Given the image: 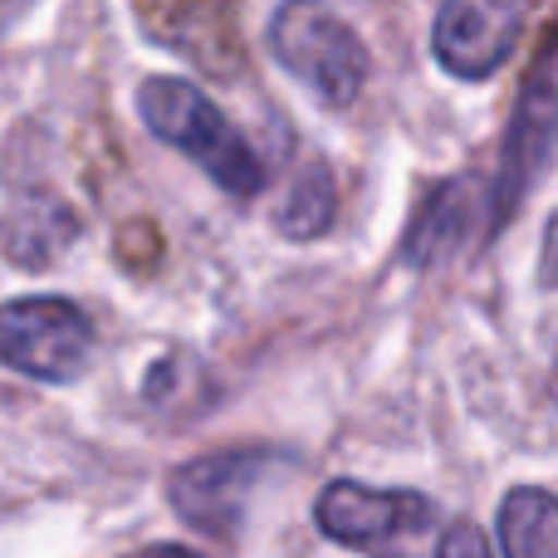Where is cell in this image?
Segmentation results:
<instances>
[{"label":"cell","mask_w":558,"mask_h":558,"mask_svg":"<svg viewBox=\"0 0 558 558\" xmlns=\"http://www.w3.org/2000/svg\"><path fill=\"white\" fill-rule=\"evenodd\" d=\"M0 20H5V15H0Z\"/></svg>","instance_id":"obj_15"},{"label":"cell","mask_w":558,"mask_h":558,"mask_svg":"<svg viewBox=\"0 0 558 558\" xmlns=\"http://www.w3.org/2000/svg\"><path fill=\"white\" fill-rule=\"evenodd\" d=\"M279 461L265 446H231V451H206L196 461L177 465L167 475V500L192 530L202 534H235L245 520V505L260 490V481Z\"/></svg>","instance_id":"obj_6"},{"label":"cell","mask_w":558,"mask_h":558,"mask_svg":"<svg viewBox=\"0 0 558 558\" xmlns=\"http://www.w3.org/2000/svg\"><path fill=\"white\" fill-rule=\"evenodd\" d=\"M94 357V324L64 294H29L0 304V363L35 383H74Z\"/></svg>","instance_id":"obj_5"},{"label":"cell","mask_w":558,"mask_h":558,"mask_svg":"<svg viewBox=\"0 0 558 558\" xmlns=\"http://www.w3.org/2000/svg\"><path fill=\"white\" fill-rule=\"evenodd\" d=\"M128 558H202L196 549H182V544H153V549H137Z\"/></svg>","instance_id":"obj_14"},{"label":"cell","mask_w":558,"mask_h":558,"mask_svg":"<svg viewBox=\"0 0 558 558\" xmlns=\"http://www.w3.org/2000/svg\"><path fill=\"white\" fill-rule=\"evenodd\" d=\"M539 284L558 289V211L549 216V231H544V251H539Z\"/></svg>","instance_id":"obj_13"},{"label":"cell","mask_w":558,"mask_h":558,"mask_svg":"<svg viewBox=\"0 0 558 558\" xmlns=\"http://www.w3.org/2000/svg\"><path fill=\"white\" fill-rule=\"evenodd\" d=\"M333 216H338V182L328 172V162L314 157V162H304L294 172L284 206L275 211V226L289 241H314V235H324L333 226Z\"/></svg>","instance_id":"obj_11"},{"label":"cell","mask_w":558,"mask_h":558,"mask_svg":"<svg viewBox=\"0 0 558 558\" xmlns=\"http://www.w3.org/2000/svg\"><path fill=\"white\" fill-rule=\"evenodd\" d=\"M524 29V5H490V0H451L436 10L432 49L446 74L456 78H490L510 59Z\"/></svg>","instance_id":"obj_7"},{"label":"cell","mask_w":558,"mask_h":558,"mask_svg":"<svg viewBox=\"0 0 558 558\" xmlns=\"http://www.w3.org/2000/svg\"><path fill=\"white\" fill-rule=\"evenodd\" d=\"M490 206L475 177H451L441 182L422 206H416L412 226L402 235V260L412 270H436V265H451L465 251L471 235H481V211Z\"/></svg>","instance_id":"obj_8"},{"label":"cell","mask_w":558,"mask_h":558,"mask_svg":"<svg viewBox=\"0 0 558 558\" xmlns=\"http://www.w3.org/2000/svg\"><path fill=\"white\" fill-rule=\"evenodd\" d=\"M78 221L59 196H15L0 216V251L25 270H45L64 245H74Z\"/></svg>","instance_id":"obj_9"},{"label":"cell","mask_w":558,"mask_h":558,"mask_svg":"<svg viewBox=\"0 0 558 558\" xmlns=\"http://www.w3.org/2000/svg\"><path fill=\"white\" fill-rule=\"evenodd\" d=\"M554 147H558V25L544 35L539 54H534L530 74L520 84V98H514L510 133H505L500 147V172H495L490 186V235L514 221V211L534 192V182L549 172Z\"/></svg>","instance_id":"obj_4"},{"label":"cell","mask_w":558,"mask_h":558,"mask_svg":"<svg viewBox=\"0 0 558 558\" xmlns=\"http://www.w3.org/2000/svg\"><path fill=\"white\" fill-rule=\"evenodd\" d=\"M505 558H558V495L520 485L500 505Z\"/></svg>","instance_id":"obj_10"},{"label":"cell","mask_w":558,"mask_h":558,"mask_svg":"<svg viewBox=\"0 0 558 558\" xmlns=\"http://www.w3.org/2000/svg\"><path fill=\"white\" fill-rule=\"evenodd\" d=\"M270 49L324 108H353L373 69L363 35L338 10L314 5V0H289L275 10Z\"/></svg>","instance_id":"obj_3"},{"label":"cell","mask_w":558,"mask_h":558,"mask_svg":"<svg viewBox=\"0 0 558 558\" xmlns=\"http://www.w3.org/2000/svg\"><path fill=\"white\" fill-rule=\"evenodd\" d=\"M137 113L162 143H172L177 153H186L221 192H231L235 202H251L265 192V162L245 133L192 84V78L153 74L137 88Z\"/></svg>","instance_id":"obj_1"},{"label":"cell","mask_w":558,"mask_h":558,"mask_svg":"<svg viewBox=\"0 0 558 558\" xmlns=\"http://www.w3.org/2000/svg\"><path fill=\"white\" fill-rule=\"evenodd\" d=\"M318 530L363 558H426L436 554L441 510L416 490H373L363 481L324 485L314 505Z\"/></svg>","instance_id":"obj_2"},{"label":"cell","mask_w":558,"mask_h":558,"mask_svg":"<svg viewBox=\"0 0 558 558\" xmlns=\"http://www.w3.org/2000/svg\"><path fill=\"white\" fill-rule=\"evenodd\" d=\"M436 558H495L490 539L475 520H451L441 530V544H436Z\"/></svg>","instance_id":"obj_12"}]
</instances>
